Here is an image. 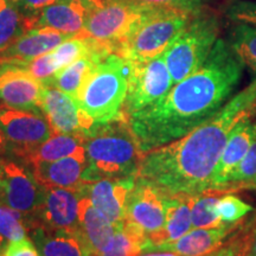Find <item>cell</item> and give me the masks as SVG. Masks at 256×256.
<instances>
[{
    "label": "cell",
    "instance_id": "1",
    "mask_svg": "<svg viewBox=\"0 0 256 256\" xmlns=\"http://www.w3.org/2000/svg\"><path fill=\"white\" fill-rule=\"evenodd\" d=\"M243 69L228 40L220 38L200 69L156 104L128 116L142 152L176 142L215 116L234 96Z\"/></svg>",
    "mask_w": 256,
    "mask_h": 256
},
{
    "label": "cell",
    "instance_id": "2",
    "mask_svg": "<svg viewBox=\"0 0 256 256\" xmlns=\"http://www.w3.org/2000/svg\"><path fill=\"white\" fill-rule=\"evenodd\" d=\"M256 114V78L210 120L144 154L136 179L168 196L208 192L230 134Z\"/></svg>",
    "mask_w": 256,
    "mask_h": 256
},
{
    "label": "cell",
    "instance_id": "3",
    "mask_svg": "<svg viewBox=\"0 0 256 256\" xmlns=\"http://www.w3.org/2000/svg\"><path fill=\"white\" fill-rule=\"evenodd\" d=\"M87 168L82 182L134 177L145 153L124 116L106 124H96L84 139Z\"/></svg>",
    "mask_w": 256,
    "mask_h": 256
},
{
    "label": "cell",
    "instance_id": "4",
    "mask_svg": "<svg viewBox=\"0 0 256 256\" xmlns=\"http://www.w3.org/2000/svg\"><path fill=\"white\" fill-rule=\"evenodd\" d=\"M128 62L110 54L96 66L76 98L78 107L95 124L121 116L128 88Z\"/></svg>",
    "mask_w": 256,
    "mask_h": 256
},
{
    "label": "cell",
    "instance_id": "5",
    "mask_svg": "<svg viewBox=\"0 0 256 256\" xmlns=\"http://www.w3.org/2000/svg\"><path fill=\"white\" fill-rule=\"evenodd\" d=\"M197 10L153 6L116 54L128 62H147L162 55Z\"/></svg>",
    "mask_w": 256,
    "mask_h": 256
},
{
    "label": "cell",
    "instance_id": "6",
    "mask_svg": "<svg viewBox=\"0 0 256 256\" xmlns=\"http://www.w3.org/2000/svg\"><path fill=\"white\" fill-rule=\"evenodd\" d=\"M220 18L215 12L197 10L184 30L164 52L174 84L206 63L220 40Z\"/></svg>",
    "mask_w": 256,
    "mask_h": 256
},
{
    "label": "cell",
    "instance_id": "7",
    "mask_svg": "<svg viewBox=\"0 0 256 256\" xmlns=\"http://www.w3.org/2000/svg\"><path fill=\"white\" fill-rule=\"evenodd\" d=\"M151 8L130 0H104L102 8L89 12L84 28L78 34L92 38L116 54Z\"/></svg>",
    "mask_w": 256,
    "mask_h": 256
},
{
    "label": "cell",
    "instance_id": "8",
    "mask_svg": "<svg viewBox=\"0 0 256 256\" xmlns=\"http://www.w3.org/2000/svg\"><path fill=\"white\" fill-rule=\"evenodd\" d=\"M128 66L127 95L121 110L126 120L164 98L174 86L164 54L147 62H128Z\"/></svg>",
    "mask_w": 256,
    "mask_h": 256
},
{
    "label": "cell",
    "instance_id": "9",
    "mask_svg": "<svg viewBox=\"0 0 256 256\" xmlns=\"http://www.w3.org/2000/svg\"><path fill=\"white\" fill-rule=\"evenodd\" d=\"M44 84L22 63L0 60V106L18 110L42 112Z\"/></svg>",
    "mask_w": 256,
    "mask_h": 256
},
{
    "label": "cell",
    "instance_id": "10",
    "mask_svg": "<svg viewBox=\"0 0 256 256\" xmlns=\"http://www.w3.org/2000/svg\"><path fill=\"white\" fill-rule=\"evenodd\" d=\"M0 130L16 152L26 156L49 140L52 128L38 112L18 110L0 106Z\"/></svg>",
    "mask_w": 256,
    "mask_h": 256
},
{
    "label": "cell",
    "instance_id": "11",
    "mask_svg": "<svg viewBox=\"0 0 256 256\" xmlns=\"http://www.w3.org/2000/svg\"><path fill=\"white\" fill-rule=\"evenodd\" d=\"M44 188L34 174L14 162L0 164V200L4 206L22 214L36 212L43 198Z\"/></svg>",
    "mask_w": 256,
    "mask_h": 256
},
{
    "label": "cell",
    "instance_id": "12",
    "mask_svg": "<svg viewBox=\"0 0 256 256\" xmlns=\"http://www.w3.org/2000/svg\"><path fill=\"white\" fill-rule=\"evenodd\" d=\"M42 112L55 133L86 136L96 124L83 113L75 98L50 86H44Z\"/></svg>",
    "mask_w": 256,
    "mask_h": 256
},
{
    "label": "cell",
    "instance_id": "13",
    "mask_svg": "<svg viewBox=\"0 0 256 256\" xmlns=\"http://www.w3.org/2000/svg\"><path fill=\"white\" fill-rule=\"evenodd\" d=\"M136 182V176L128 178L102 179L88 183L82 182L76 188L78 194L87 196L92 206L108 217L115 226L126 220L127 200Z\"/></svg>",
    "mask_w": 256,
    "mask_h": 256
},
{
    "label": "cell",
    "instance_id": "14",
    "mask_svg": "<svg viewBox=\"0 0 256 256\" xmlns=\"http://www.w3.org/2000/svg\"><path fill=\"white\" fill-rule=\"evenodd\" d=\"M168 194L144 182H136L127 200L126 220L142 228L147 235L162 230L165 224Z\"/></svg>",
    "mask_w": 256,
    "mask_h": 256
},
{
    "label": "cell",
    "instance_id": "15",
    "mask_svg": "<svg viewBox=\"0 0 256 256\" xmlns=\"http://www.w3.org/2000/svg\"><path fill=\"white\" fill-rule=\"evenodd\" d=\"M78 203L80 194L76 190L44 188L43 198L34 214L40 220V226L76 232L78 229Z\"/></svg>",
    "mask_w": 256,
    "mask_h": 256
},
{
    "label": "cell",
    "instance_id": "16",
    "mask_svg": "<svg viewBox=\"0 0 256 256\" xmlns=\"http://www.w3.org/2000/svg\"><path fill=\"white\" fill-rule=\"evenodd\" d=\"M240 229V222L222 224L216 228L191 229L177 241L156 246L151 252H171L184 256H206L222 248L226 240L235 232H238Z\"/></svg>",
    "mask_w": 256,
    "mask_h": 256
},
{
    "label": "cell",
    "instance_id": "17",
    "mask_svg": "<svg viewBox=\"0 0 256 256\" xmlns=\"http://www.w3.org/2000/svg\"><path fill=\"white\" fill-rule=\"evenodd\" d=\"M89 11L76 0H62L25 17L26 31L49 28L62 34L75 36L84 28Z\"/></svg>",
    "mask_w": 256,
    "mask_h": 256
},
{
    "label": "cell",
    "instance_id": "18",
    "mask_svg": "<svg viewBox=\"0 0 256 256\" xmlns=\"http://www.w3.org/2000/svg\"><path fill=\"white\" fill-rule=\"evenodd\" d=\"M256 140V121L249 119L238 124L230 134L222 156L214 174L212 183L209 191L220 192L223 194L226 182L247 154L252 142Z\"/></svg>",
    "mask_w": 256,
    "mask_h": 256
},
{
    "label": "cell",
    "instance_id": "19",
    "mask_svg": "<svg viewBox=\"0 0 256 256\" xmlns=\"http://www.w3.org/2000/svg\"><path fill=\"white\" fill-rule=\"evenodd\" d=\"M116 226L92 206L87 196L80 194L78 229L76 236L92 256H98L113 238Z\"/></svg>",
    "mask_w": 256,
    "mask_h": 256
},
{
    "label": "cell",
    "instance_id": "20",
    "mask_svg": "<svg viewBox=\"0 0 256 256\" xmlns=\"http://www.w3.org/2000/svg\"><path fill=\"white\" fill-rule=\"evenodd\" d=\"M34 176L43 188H63L76 190L82 183V176L87 168L86 147L75 154L50 162H36Z\"/></svg>",
    "mask_w": 256,
    "mask_h": 256
},
{
    "label": "cell",
    "instance_id": "21",
    "mask_svg": "<svg viewBox=\"0 0 256 256\" xmlns=\"http://www.w3.org/2000/svg\"><path fill=\"white\" fill-rule=\"evenodd\" d=\"M74 36L62 34L49 28H32L0 54V60L25 63L56 49L60 43Z\"/></svg>",
    "mask_w": 256,
    "mask_h": 256
},
{
    "label": "cell",
    "instance_id": "22",
    "mask_svg": "<svg viewBox=\"0 0 256 256\" xmlns=\"http://www.w3.org/2000/svg\"><path fill=\"white\" fill-rule=\"evenodd\" d=\"M192 197L188 194H174L166 197L165 224L162 230L148 235L152 248L156 246L177 241L192 229L191 203Z\"/></svg>",
    "mask_w": 256,
    "mask_h": 256
},
{
    "label": "cell",
    "instance_id": "23",
    "mask_svg": "<svg viewBox=\"0 0 256 256\" xmlns=\"http://www.w3.org/2000/svg\"><path fill=\"white\" fill-rule=\"evenodd\" d=\"M110 54L114 52H110V51L104 49L92 51L88 56L83 57V58L76 60V62L72 63L66 68L58 70L46 86L60 89V90L70 95L76 100L80 94V90L82 89L83 84L87 81L89 76L92 75V72H94L96 66Z\"/></svg>",
    "mask_w": 256,
    "mask_h": 256
},
{
    "label": "cell",
    "instance_id": "24",
    "mask_svg": "<svg viewBox=\"0 0 256 256\" xmlns=\"http://www.w3.org/2000/svg\"><path fill=\"white\" fill-rule=\"evenodd\" d=\"M32 238L40 256H92L75 232L32 226Z\"/></svg>",
    "mask_w": 256,
    "mask_h": 256
},
{
    "label": "cell",
    "instance_id": "25",
    "mask_svg": "<svg viewBox=\"0 0 256 256\" xmlns=\"http://www.w3.org/2000/svg\"><path fill=\"white\" fill-rule=\"evenodd\" d=\"M150 248L148 235L138 224L124 220L116 226L113 238L98 256H140Z\"/></svg>",
    "mask_w": 256,
    "mask_h": 256
},
{
    "label": "cell",
    "instance_id": "26",
    "mask_svg": "<svg viewBox=\"0 0 256 256\" xmlns=\"http://www.w3.org/2000/svg\"><path fill=\"white\" fill-rule=\"evenodd\" d=\"M84 139L86 136L78 134L56 133V136H51L38 148L28 153L25 158L31 164L42 162H56L58 159L75 154L84 148Z\"/></svg>",
    "mask_w": 256,
    "mask_h": 256
},
{
    "label": "cell",
    "instance_id": "27",
    "mask_svg": "<svg viewBox=\"0 0 256 256\" xmlns=\"http://www.w3.org/2000/svg\"><path fill=\"white\" fill-rule=\"evenodd\" d=\"M226 40L244 68L256 76V25L234 23Z\"/></svg>",
    "mask_w": 256,
    "mask_h": 256
},
{
    "label": "cell",
    "instance_id": "28",
    "mask_svg": "<svg viewBox=\"0 0 256 256\" xmlns=\"http://www.w3.org/2000/svg\"><path fill=\"white\" fill-rule=\"evenodd\" d=\"M26 32L25 16H22L14 0H0V54Z\"/></svg>",
    "mask_w": 256,
    "mask_h": 256
},
{
    "label": "cell",
    "instance_id": "29",
    "mask_svg": "<svg viewBox=\"0 0 256 256\" xmlns=\"http://www.w3.org/2000/svg\"><path fill=\"white\" fill-rule=\"evenodd\" d=\"M220 192L208 191L192 197L191 218L192 229L196 228H216L222 226L218 214L216 211V203Z\"/></svg>",
    "mask_w": 256,
    "mask_h": 256
},
{
    "label": "cell",
    "instance_id": "30",
    "mask_svg": "<svg viewBox=\"0 0 256 256\" xmlns=\"http://www.w3.org/2000/svg\"><path fill=\"white\" fill-rule=\"evenodd\" d=\"M244 188H256V140L238 168L230 174L223 194H232Z\"/></svg>",
    "mask_w": 256,
    "mask_h": 256
},
{
    "label": "cell",
    "instance_id": "31",
    "mask_svg": "<svg viewBox=\"0 0 256 256\" xmlns=\"http://www.w3.org/2000/svg\"><path fill=\"white\" fill-rule=\"evenodd\" d=\"M252 206L247 202L242 200L241 198L234 196V194H224L220 197L216 203V211L218 214L220 222L224 224H234L241 222L244 216L252 212Z\"/></svg>",
    "mask_w": 256,
    "mask_h": 256
},
{
    "label": "cell",
    "instance_id": "32",
    "mask_svg": "<svg viewBox=\"0 0 256 256\" xmlns=\"http://www.w3.org/2000/svg\"><path fill=\"white\" fill-rule=\"evenodd\" d=\"M20 214L6 206H0V234L8 242L26 238V228Z\"/></svg>",
    "mask_w": 256,
    "mask_h": 256
},
{
    "label": "cell",
    "instance_id": "33",
    "mask_svg": "<svg viewBox=\"0 0 256 256\" xmlns=\"http://www.w3.org/2000/svg\"><path fill=\"white\" fill-rule=\"evenodd\" d=\"M224 14L232 23L256 25V0H232L224 8Z\"/></svg>",
    "mask_w": 256,
    "mask_h": 256
},
{
    "label": "cell",
    "instance_id": "34",
    "mask_svg": "<svg viewBox=\"0 0 256 256\" xmlns=\"http://www.w3.org/2000/svg\"><path fill=\"white\" fill-rule=\"evenodd\" d=\"M22 64L28 70V72L34 78H37L44 86H46L51 81V78H54V75L58 72L55 66V62H54V57L51 51Z\"/></svg>",
    "mask_w": 256,
    "mask_h": 256
},
{
    "label": "cell",
    "instance_id": "35",
    "mask_svg": "<svg viewBox=\"0 0 256 256\" xmlns=\"http://www.w3.org/2000/svg\"><path fill=\"white\" fill-rule=\"evenodd\" d=\"M0 256H40L36 246L26 238L19 241L8 242L0 252Z\"/></svg>",
    "mask_w": 256,
    "mask_h": 256
},
{
    "label": "cell",
    "instance_id": "36",
    "mask_svg": "<svg viewBox=\"0 0 256 256\" xmlns=\"http://www.w3.org/2000/svg\"><path fill=\"white\" fill-rule=\"evenodd\" d=\"M136 4L146 6H162V8H200L206 0H130Z\"/></svg>",
    "mask_w": 256,
    "mask_h": 256
},
{
    "label": "cell",
    "instance_id": "37",
    "mask_svg": "<svg viewBox=\"0 0 256 256\" xmlns=\"http://www.w3.org/2000/svg\"><path fill=\"white\" fill-rule=\"evenodd\" d=\"M60 2H62V0H14L16 4H18L24 10L30 11L31 14L40 11L42 8H48V6L54 5Z\"/></svg>",
    "mask_w": 256,
    "mask_h": 256
},
{
    "label": "cell",
    "instance_id": "38",
    "mask_svg": "<svg viewBox=\"0 0 256 256\" xmlns=\"http://www.w3.org/2000/svg\"><path fill=\"white\" fill-rule=\"evenodd\" d=\"M76 2H81V4L84 6L88 10L89 12L92 11V10L102 8L104 4V0H76Z\"/></svg>",
    "mask_w": 256,
    "mask_h": 256
},
{
    "label": "cell",
    "instance_id": "39",
    "mask_svg": "<svg viewBox=\"0 0 256 256\" xmlns=\"http://www.w3.org/2000/svg\"><path fill=\"white\" fill-rule=\"evenodd\" d=\"M247 256H256V230H255L254 235H252V242H250V247H249Z\"/></svg>",
    "mask_w": 256,
    "mask_h": 256
},
{
    "label": "cell",
    "instance_id": "40",
    "mask_svg": "<svg viewBox=\"0 0 256 256\" xmlns=\"http://www.w3.org/2000/svg\"><path fill=\"white\" fill-rule=\"evenodd\" d=\"M4 248H5V238H4V236L0 234V250H2V249H4Z\"/></svg>",
    "mask_w": 256,
    "mask_h": 256
},
{
    "label": "cell",
    "instance_id": "41",
    "mask_svg": "<svg viewBox=\"0 0 256 256\" xmlns=\"http://www.w3.org/2000/svg\"><path fill=\"white\" fill-rule=\"evenodd\" d=\"M2 145H4V136H2V130H0V148H2Z\"/></svg>",
    "mask_w": 256,
    "mask_h": 256
},
{
    "label": "cell",
    "instance_id": "42",
    "mask_svg": "<svg viewBox=\"0 0 256 256\" xmlns=\"http://www.w3.org/2000/svg\"><path fill=\"white\" fill-rule=\"evenodd\" d=\"M0 164H2V160H0Z\"/></svg>",
    "mask_w": 256,
    "mask_h": 256
},
{
    "label": "cell",
    "instance_id": "43",
    "mask_svg": "<svg viewBox=\"0 0 256 256\" xmlns=\"http://www.w3.org/2000/svg\"><path fill=\"white\" fill-rule=\"evenodd\" d=\"M236 256H242V255H236Z\"/></svg>",
    "mask_w": 256,
    "mask_h": 256
},
{
    "label": "cell",
    "instance_id": "44",
    "mask_svg": "<svg viewBox=\"0 0 256 256\" xmlns=\"http://www.w3.org/2000/svg\"></svg>",
    "mask_w": 256,
    "mask_h": 256
},
{
    "label": "cell",
    "instance_id": "45",
    "mask_svg": "<svg viewBox=\"0 0 256 256\" xmlns=\"http://www.w3.org/2000/svg\"></svg>",
    "mask_w": 256,
    "mask_h": 256
}]
</instances>
